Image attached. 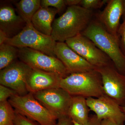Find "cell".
Returning a JSON list of instances; mask_svg holds the SVG:
<instances>
[{
	"label": "cell",
	"instance_id": "obj_1",
	"mask_svg": "<svg viewBox=\"0 0 125 125\" xmlns=\"http://www.w3.org/2000/svg\"><path fill=\"white\" fill-rule=\"evenodd\" d=\"M93 10L79 5L67 7L63 14L54 20L51 36L56 42H65L84 31L93 19Z\"/></svg>",
	"mask_w": 125,
	"mask_h": 125
},
{
	"label": "cell",
	"instance_id": "obj_2",
	"mask_svg": "<svg viewBox=\"0 0 125 125\" xmlns=\"http://www.w3.org/2000/svg\"><path fill=\"white\" fill-rule=\"evenodd\" d=\"M81 34L92 40L108 56L117 70L125 75V56L121 50L118 38L108 32L96 18Z\"/></svg>",
	"mask_w": 125,
	"mask_h": 125
},
{
	"label": "cell",
	"instance_id": "obj_3",
	"mask_svg": "<svg viewBox=\"0 0 125 125\" xmlns=\"http://www.w3.org/2000/svg\"><path fill=\"white\" fill-rule=\"evenodd\" d=\"M60 87L72 96L99 98L105 94L101 75L95 69L62 78Z\"/></svg>",
	"mask_w": 125,
	"mask_h": 125
},
{
	"label": "cell",
	"instance_id": "obj_4",
	"mask_svg": "<svg viewBox=\"0 0 125 125\" xmlns=\"http://www.w3.org/2000/svg\"><path fill=\"white\" fill-rule=\"evenodd\" d=\"M16 113L42 125H55L58 118L29 93L24 96L15 94L8 100Z\"/></svg>",
	"mask_w": 125,
	"mask_h": 125
},
{
	"label": "cell",
	"instance_id": "obj_5",
	"mask_svg": "<svg viewBox=\"0 0 125 125\" xmlns=\"http://www.w3.org/2000/svg\"><path fill=\"white\" fill-rule=\"evenodd\" d=\"M56 42L51 36H47L37 30L30 23L26 24L17 35L11 38H6L4 43L18 48H29L48 55L56 57L54 53Z\"/></svg>",
	"mask_w": 125,
	"mask_h": 125
},
{
	"label": "cell",
	"instance_id": "obj_6",
	"mask_svg": "<svg viewBox=\"0 0 125 125\" xmlns=\"http://www.w3.org/2000/svg\"><path fill=\"white\" fill-rule=\"evenodd\" d=\"M18 48V58L32 69L57 74L62 78L69 75L63 63L57 57L29 48Z\"/></svg>",
	"mask_w": 125,
	"mask_h": 125
},
{
	"label": "cell",
	"instance_id": "obj_7",
	"mask_svg": "<svg viewBox=\"0 0 125 125\" xmlns=\"http://www.w3.org/2000/svg\"><path fill=\"white\" fill-rule=\"evenodd\" d=\"M65 42L74 51L95 68L114 64L108 56L92 40L82 34L69 39Z\"/></svg>",
	"mask_w": 125,
	"mask_h": 125
},
{
	"label": "cell",
	"instance_id": "obj_8",
	"mask_svg": "<svg viewBox=\"0 0 125 125\" xmlns=\"http://www.w3.org/2000/svg\"><path fill=\"white\" fill-rule=\"evenodd\" d=\"M32 70L24 62L16 60L1 70L0 83L13 90L19 96H24L29 93L27 81Z\"/></svg>",
	"mask_w": 125,
	"mask_h": 125
},
{
	"label": "cell",
	"instance_id": "obj_9",
	"mask_svg": "<svg viewBox=\"0 0 125 125\" xmlns=\"http://www.w3.org/2000/svg\"><path fill=\"white\" fill-rule=\"evenodd\" d=\"M102 76L106 95L121 107L125 106V75L120 73L114 64L95 68Z\"/></svg>",
	"mask_w": 125,
	"mask_h": 125
},
{
	"label": "cell",
	"instance_id": "obj_10",
	"mask_svg": "<svg viewBox=\"0 0 125 125\" xmlns=\"http://www.w3.org/2000/svg\"><path fill=\"white\" fill-rule=\"evenodd\" d=\"M34 97L59 118L68 116L72 96L60 87L42 90L33 94Z\"/></svg>",
	"mask_w": 125,
	"mask_h": 125
},
{
	"label": "cell",
	"instance_id": "obj_11",
	"mask_svg": "<svg viewBox=\"0 0 125 125\" xmlns=\"http://www.w3.org/2000/svg\"><path fill=\"white\" fill-rule=\"evenodd\" d=\"M87 105L90 111L95 113L101 121L109 119L118 125H123L125 116L116 102L105 94L99 98H87Z\"/></svg>",
	"mask_w": 125,
	"mask_h": 125
},
{
	"label": "cell",
	"instance_id": "obj_12",
	"mask_svg": "<svg viewBox=\"0 0 125 125\" xmlns=\"http://www.w3.org/2000/svg\"><path fill=\"white\" fill-rule=\"evenodd\" d=\"M54 53L63 63L70 75L95 69L94 66L74 51L65 42H56Z\"/></svg>",
	"mask_w": 125,
	"mask_h": 125
},
{
	"label": "cell",
	"instance_id": "obj_13",
	"mask_svg": "<svg viewBox=\"0 0 125 125\" xmlns=\"http://www.w3.org/2000/svg\"><path fill=\"white\" fill-rule=\"evenodd\" d=\"M105 9L96 15V19L107 31L118 38L121 17L125 13L123 0H108Z\"/></svg>",
	"mask_w": 125,
	"mask_h": 125
},
{
	"label": "cell",
	"instance_id": "obj_14",
	"mask_svg": "<svg viewBox=\"0 0 125 125\" xmlns=\"http://www.w3.org/2000/svg\"><path fill=\"white\" fill-rule=\"evenodd\" d=\"M62 77L59 75L32 69L27 81L29 93L36 92L60 87Z\"/></svg>",
	"mask_w": 125,
	"mask_h": 125
},
{
	"label": "cell",
	"instance_id": "obj_15",
	"mask_svg": "<svg viewBox=\"0 0 125 125\" xmlns=\"http://www.w3.org/2000/svg\"><path fill=\"white\" fill-rule=\"evenodd\" d=\"M26 24L19 15L16 13L13 7L4 6L0 9V30L11 38L22 31Z\"/></svg>",
	"mask_w": 125,
	"mask_h": 125
},
{
	"label": "cell",
	"instance_id": "obj_16",
	"mask_svg": "<svg viewBox=\"0 0 125 125\" xmlns=\"http://www.w3.org/2000/svg\"><path fill=\"white\" fill-rule=\"evenodd\" d=\"M59 11L52 7H40L33 16L31 23L38 31L47 36H51L52 31V22Z\"/></svg>",
	"mask_w": 125,
	"mask_h": 125
},
{
	"label": "cell",
	"instance_id": "obj_17",
	"mask_svg": "<svg viewBox=\"0 0 125 125\" xmlns=\"http://www.w3.org/2000/svg\"><path fill=\"white\" fill-rule=\"evenodd\" d=\"M90 111L86 98L79 96H72L68 116L72 121L80 125L85 124L89 118Z\"/></svg>",
	"mask_w": 125,
	"mask_h": 125
},
{
	"label": "cell",
	"instance_id": "obj_18",
	"mask_svg": "<svg viewBox=\"0 0 125 125\" xmlns=\"http://www.w3.org/2000/svg\"><path fill=\"white\" fill-rule=\"evenodd\" d=\"M15 6L19 15L28 24L31 23L32 18L41 7V0H21Z\"/></svg>",
	"mask_w": 125,
	"mask_h": 125
},
{
	"label": "cell",
	"instance_id": "obj_19",
	"mask_svg": "<svg viewBox=\"0 0 125 125\" xmlns=\"http://www.w3.org/2000/svg\"><path fill=\"white\" fill-rule=\"evenodd\" d=\"M18 57V48L4 43L0 45V70L13 63Z\"/></svg>",
	"mask_w": 125,
	"mask_h": 125
},
{
	"label": "cell",
	"instance_id": "obj_20",
	"mask_svg": "<svg viewBox=\"0 0 125 125\" xmlns=\"http://www.w3.org/2000/svg\"><path fill=\"white\" fill-rule=\"evenodd\" d=\"M15 113L9 101L0 102V125H14Z\"/></svg>",
	"mask_w": 125,
	"mask_h": 125
},
{
	"label": "cell",
	"instance_id": "obj_21",
	"mask_svg": "<svg viewBox=\"0 0 125 125\" xmlns=\"http://www.w3.org/2000/svg\"><path fill=\"white\" fill-rule=\"evenodd\" d=\"M108 0H81L79 6L85 9L93 10L94 9H100Z\"/></svg>",
	"mask_w": 125,
	"mask_h": 125
},
{
	"label": "cell",
	"instance_id": "obj_22",
	"mask_svg": "<svg viewBox=\"0 0 125 125\" xmlns=\"http://www.w3.org/2000/svg\"><path fill=\"white\" fill-rule=\"evenodd\" d=\"M65 0H42L41 7L48 8L53 7L59 11V13L64 10L66 7Z\"/></svg>",
	"mask_w": 125,
	"mask_h": 125
},
{
	"label": "cell",
	"instance_id": "obj_23",
	"mask_svg": "<svg viewBox=\"0 0 125 125\" xmlns=\"http://www.w3.org/2000/svg\"><path fill=\"white\" fill-rule=\"evenodd\" d=\"M123 22L120 25L118 31L119 44L122 52L125 56V12L123 15Z\"/></svg>",
	"mask_w": 125,
	"mask_h": 125
},
{
	"label": "cell",
	"instance_id": "obj_24",
	"mask_svg": "<svg viewBox=\"0 0 125 125\" xmlns=\"http://www.w3.org/2000/svg\"><path fill=\"white\" fill-rule=\"evenodd\" d=\"M14 125H42L36 121L33 120L15 112Z\"/></svg>",
	"mask_w": 125,
	"mask_h": 125
},
{
	"label": "cell",
	"instance_id": "obj_25",
	"mask_svg": "<svg viewBox=\"0 0 125 125\" xmlns=\"http://www.w3.org/2000/svg\"><path fill=\"white\" fill-rule=\"evenodd\" d=\"M18 94L13 90L4 85H0V102L7 101L15 94Z\"/></svg>",
	"mask_w": 125,
	"mask_h": 125
},
{
	"label": "cell",
	"instance_id": "obj_26",
	"mask_svg": "<svg viewBox=\"0 0 125 125\" xmlns=\"http://www.w3.org/2000/svg\"><path fill=\"white\" fill-rule=\"evenodd\" d=\"M101 121L97 118L95 114L90 116L88 120L87 123L83 125L78 124L72 121L73 125H101Z\"/></svg>",
	"mask_w": 125,
	"mask_h": 125
},
{
	"label": "cell",
	"instance_id": "obj_27",
	"mask_svg": "<svg viewBox=\"0 0 125 125\" xmlns=\"http://www.w3.org/2000/svg\"><path fill=\"white\" fill-rule=\"evenodd\" d=\"M55 125H73L72 120L68 116L60 117Z\"/></svg>",
	"mask_w": 125,
	"mask_h": 125
},
{
	"label": "cell",
	"instance_id": "obj_28",
	"mask_svg": "<svg viewBox=\"0 0 125 125\" xmlns=\"http://www.w3.org/2000/svg\"><path fill=\"white\" fill-rule=\"evenodd\" d=\"M81 0H65V4L66 6L79 5Z\"/></svg>",
	"mask_w": 125,
	"mask_h": 125
},
{
	"label": "cell",
	"instance_id": "obj_29",
	"mask_svg": "<svg viewBox=\"0 0 125 125\" xmlns=\"http://www.w3.org/2000/svg\"><path fill=\"white\" fill-rule=\"evenodd\" d=\"M101 125H118L113 121L109 119H104L101 121Z\"/></svg>",
	"mask_w": 125,
	"mask_h": 125
},
{
	"label": "cell",
	"instance_id": "obj_30",
	"mask_svg": "<svg viewBox=\"0 0 125 125\" xmlns=\"http://www.w3.org/2000/svg\"><path fill=\"white\" fill-rule=\"evenodd\" d=\"M7 38L8 37L6 34L2 30H0V45L4 43Z\"/></svg>",
	"mask_w": 125,
	"mask_h": 125
},
{
	"label": "cell",
	"instance_id": "obj_31",
	"mask_svg": "<svg viewBox=\"0 0 125 125\" xmlns=\"http://www.w3.org/2000/svg\"><path fill=\"white\" fill-rule=\"evenodd\" d=\"M122 110L125 116V106L123 107H121Z\"/></svg>",
	"mask_w": 125,
	"mask_h": 125
},
{
	"label": "cell",
	"instance_id": "obj_32",
	"mask_svg": "<svg viewBox=\"0 0 125 125\" xmlns=\"http://www.w3.org/2000/svg\"><path fill=\"white\" fill-rule=\"evenodd\" d=\"M123 6H124V10L125 12V0H123Z\"/></svg>",
	"mask_w": 125,
	"mask_h": 125
}]
</instances>
